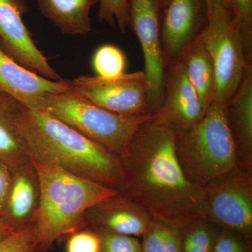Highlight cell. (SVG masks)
<instances>
[{"mask_svg":"<svg viewBox=\"0 0 252 252\" xmlns=\"http://www.w3.org/2000/svg\"><path fill=\"white\" fill-rule=\"evenodd\" d=\"M176 134L153 117L142 124L119 157V192L152 220L183 228L205 217L203 188L186 177L175 150Z\"/></svg>","mask_w":252,"mask_h":252,"instance_id":"obj_1","label":"cell"},{"mask_svg":"<svg viewBox=\"0 0 252 252\" xmlns=\"http://www.w3.org/2000/svg\"><path fill=\"white\" fill-rule=\"evenodd\" d=\"M25 115L23 132L33 160L54 162L74 175L119 190V157L47 111L25 107Z\"/></svg>","mask_w":252,"mask_h":252,"instance_id":"obj_2","label":"cell"},{"mask_svg":"<svg viewBox=\"0 0 252 252\" xmlns=\"http://www.w3.org/2000/svg\"><path fill=\"white\" fill-rule=\"evenodd\" d=\"M40 188L34 225L36 251H46L58 239L86 228L89 209L119 193L67 171L54 162L33 160Z\"/></svg>","mask_w":252,"mask_h":252,"instance_id":"obj_3","label":"cell"},{"mask_svg":"<svg viewBox=\"0 0 252 252\" xmlns=\"http://www.w3.org/2000/svg\"><path fill=\"white\" fill-rule=\"evenodd\" d=\"M175 150L187 178L201 188L238 167L227 104L212 102L196 125L177 134Z\"/></svg>","mask_w":252,"mask_h":252,"instance_id":"obj_4","label":"cell"},{"mask_svg":"<svg viewBox=\"0 0 252 252\" xmlns=\"http://www.w3.org/2000/svg\"><path fill=\"white\" fill-rule=\"evenodd\" d=\"M44 110L118 157L140 126L155 114H114L91 103L72 89L46 96Z\"/></svg>","mask_w":252,"mask_h":252,"instance_id":"obj_5","label":"cell"},{"mask_svg":"<svg viewBox=\"0 0 252 252\" xmlns=\"http://www.w3.org/2000/svg\"><path fill=\"white\" fill-rule=\"evenodd\" d=\"M199 36L211 56L215 72L214 102L227 104L234 95L249 63L241 34L230 10L208 16Z\"/></svg>","mask_w":252,"mask_h":252,"instance_id":"obj_6","label":"cell"},{"mask_svg":"<svg viewBox=\"0 0 252 252\" xmlns=\"http://www.w3.org/2000/svg\"><path fill=\"white\" fill-rule=\"evenodd\" d=\"M205 217L220 228L252 238V172L241 167L203 188Z\"/></svg>","mask_w":252,"mask_h":252,"instance_id":"obj_7","label":"cell"},{"mask_svg":"<svg viewBox=\"0 0 252 252\" xmlns=\"http://www.w3.org/2000/svg\"><path fill=\"white\" fill-rule=\"evenodd\" d=\"M71 89L91 103L114 114L139 116L152 112L150 84L144 71L119 77L80 76L69 81Z\"/></svg>","mask_w":252,"mask_h":252,"instance_id":"obj_8","label":"cell"},{"mask_svg":"<svg viewBox=\"0 0 252 252\" xmlns=\"http://www.w3.org/2000/svg\"><path fill=\"white\" fill-rule=\"evenodd\" d=\"M129 26L140 41L146 77L150 84V104L155 114L163 97L165 59L160 39V11L154 0H127Z\"/></svg>","mask_w":252,"mask_h":252,"instance_id":"obj_9","label":"cell"},{"mask_svg":"<svg viewBox=\"0 0 252 252\" xmlns=\"http://www.w3.org/2000/svg\"><path fill=\"white\" fill-rule=\"evenodd\" d=\"M28 9L25 0H0V47L32 72L51 80H63L38 49L23 22V15Z\"/></svg>","mask_w":252,"mask_h":252,"instance_id":"obj_10","label":"cell"},{"mask_svg":"<svg viewBox=\"0 0 252 252\" xmlns=\"http://www.w3.org/2000/svg\"><path fill=\"white\" fill-rule=\"evenodd\" d=\"M160 39L164 59L172 64L207 23L205 0H170L162 11Z\"/></svg>","mask_w":252,"mask_h":252,"instance_id":"obj_11","label":"cell"},{"mask_svg":"<svg viewBox=\"0 0 252 252\" xmlns=\"http://www.w3.org/2000/svg\"><path fill=\"white\" fill-rule=\"evenodd\" d=\"M165 82L162 102L155 114L160 122L177 135L196 125L206 110L180 60L174 63Z\"/></svg>","mask_w":252,"mask_h":252,"instance_id":"obj_12","label":"cell"},{"mask_svg":"<svg viewBox=\"0 0 252 252\" xmlns=\"http://www.w3.org/2000/svg\"><path fill=\"white\" fill-rule=\"evenodd\" d=\"M68 80L54 81L32 72L0 47V92L31 110H44L46 96L70 90Z\"/></svg>","mask_w":252,"mask_h":252,"instance_id":"obj_13","label":"cell"},{"mask_svg":"<svg viewBox=\"0 0 252 252\" xmlns=\"http://www.w3.org/2000/svg\"><path fill=\"white\" fill-rule=\"evenodd\" d=\"M152 219L119 192L95 204L86 212V228L130 236H142Z\"/></svg>","mask_w":252,"mask_h":252,"instance_id":"obj_14","label":"cell"},{"mask_svg":"<svg viewBox=\"0 0 252 252\" xmlns=\"http://www.w3.org/2000/svg\"><path fill=\"white\" fill-rule=\"evenodd\" d=\"M25 107L0 92V161L16 171L33 164L23 132Z\"/></svg>","mask_w":252,"mask_h":252,"instance_id":"obj_15","label":"cell"},{"mask_svg":"<svg viewBox=\"0 0 252 252\" xmlns=\"http://www.w3.org/2000/svg\"><path fill=\"white\" fill-rule=\"evenodd\" d=\"M228 124L239 167L252 172V65L249 63L234 95L227 103Z\"/></svg>","mask_w":252,"mask_h":252,"instance_id":"obj_16","label":"cell"},{"mask_svg":"<svg viewBox=\"0 0 252 252\" xmlns=\"http://www.w3.org/2000/svg\"><path fill=\"white\" fill-rule=\"evenodd\" d=\"M39 200L40 188L34 164L12 172L3 220L14 230L34 223Z\"/></svg>","mask_w":252,"mask_h":252,"instance_id":"obj_17","label":"cell"},{"mask_svg":"<svg viewBox=\"0 0 252 252\" xmlns=\"http://www.w3.org/2000/svg\"><path fill=\"white\" fill-rule=\"evenodd\" d=\"M97 0H37L39 11L63 34L86 35L91 31L90 11Z\"/></svg>","mask_w":252,"mask_h":252,"instance_id":"obj_18","label":"cell"},{"mask_svg":"<svg viewBox=\"0 0 252 252\" xmlns=\"http://www.w3.org/2000/svg\"><path fill=\"white\" fill-rule=\"evenodd\" d=\"M180 60L189 81L207 110L214 101L216 80L211 56L200 36L186 48Z\"/></svg>","mask_w":252,"mask_h":252,"instance_id":"obj_19","label":"cell"},{"mask_svg":"<svg viewBox=\"0 0 252 252\" xmlns=\"http://www.w3.org/2000/svg\"><path fill=\"white\" fill-rule=\"evenodd\" d=\"M220 230L205 217L194 220L181 229L182 252H213Z\"/></svg>","mask_w":252,"mask_h":252,"instance_id":"obj_20","label":"cell"},{"mask_svg":"<svg viewBox=\"0 0 252 252\" xmlns=\"http://www.w3.org/2000/svg\"><path fill=\"white\" fill-rule=\"evenodd\" d=\"M142 252H182V230L152 220L142 235Z\"/></svg>","mask_w":252,"mask_h":252,"instance_id":"obj_21","label":"cell"},{"mask_svg":"<svg viewBox=\"0 0 252 252\" xmlns=\"http://www.w3.org/2000/svg\"><path fill=\"white\" fill-rule=\"evenodd\" d=\"M127 59L122 49L112 44H104L96 50L92 65L97 77L114 78L125 73Z\"/></svg>","mask_w":252,"mask_h":252,"instance_id":"obj_22","label":"cell"},{"mask_svg":"<svg viewBox=\"0 0 252 252\" xmlns=\"http://www.w3.org/2000/svg\"><path fill=\"white\" fill-rule=\"evenodd\" d=\"M249 62L252 59V0H228Z\"/></svg>","mask_w":252,"mask_h":252,"instance_id":"obj_23","label":"cell"},{"mask_svg":"<svg viewBox=\"0 0 252 252\" xmlns=\"http://www.w3.org/2000/svg\"><path fill=\"white\" fill-rule=\"evenodd\" d=\"M99 4V21L125 32L129 27L127 0H97Z\"/></svg>","mask_w":252,"mask_h":252,"instance_id":"obj_24","label":"cell"},{"mask_svg":"<svg viewBox=\"0 0 252 252\" xmlns=\"http://www.w3.org/2000/svg\"><path fill=\"white\" fill-rule=\"evenodd\" d=\"M36 231L34 223L14 230L0 241V252H33L36 251Z\"/></svg>","mask_w":252,"mask_h":252,"instance_id":"obj_25","label":"cell"},{"mask_svg":"<svg viewBox=\"0 0 252 252\" xmlns=\"http://www.w3.org/2000/svg\"><path fill=\"white\" fill-rule=\"evenodd\" d=\"M101 241V252H142V245L136 237L112 232L96 230Z\"/></svg>","mask_w":252,"mask_h":252,"instance_id":"obj_26","label":"cell"},{"mask_svg":"<svg viewBox=\"0 0 252 252\" xmlns=\"http://www.w3.org/2000/svg\"><path fill=\"white\" fill-rule=\"evenodd\" d=\"M66 252H101V241L96 230L90 228L69 235Z\"/></svg>","mask_w":252,"mask_h":252,"instance_id":"obj_27","label":"cell"},{"mask_svg":"<svg viewBox=\"0 0 252 252\" xmlns=\"http://www.w3.org/2000/svg\"><path fill=\"white\" fill-rule=\"evenodd\" d=\"M213 252H252V240L237 232L221 228Z\"/></svg>","mask_w":252,"mask_h":252,"instance_id":"obj_28","label":"cell"},{"mask_svg":"<svg viewBox=\"0 0 252 252\" xmlns=\"http://www.w3.org/2000/svg\"><path fill=\"white\" fill-rule=\"evenodd\" d=\"M12 182V172L0 161V217L3 220L5 205Z\"/></svg>","mask_w":252,"mask_h":252,"instance_id":"obj_29","label":"cell"},{"mask_svg":"<svg viewBox=\"0 0 252 252\" xmlns=\"http://www.w3.org/2000/svg\"><path fill=\"white\" fill-rule=\"evenodd\" d=\"M207 4V17L219 9L230 10L228 0H205Z\"/></svg>","mask_w":252,"mask_h":252,"instance_id":"obj_30","label":"cell"},{"mask_svg":"<svg viewBox=\"0 0 252 252\" xmlns=\"http://www.w3.org/2000/svg\"><path fill=\"white\" fill-rule=\"evenodd\" d=\"M14 230L9 226L4 220L0 217V241L11 235Z\"/></svg>","mask_w":252,"mask_h":252,"instance_id":"obj_31","label":"cell"},{"mask_svg":"<svg viewBox=\"0 0 252 252\" xmlns=\"http://www.w3.org/2000/svg\"><path fill=\"white\" fill-rule=\"evenodd\" d=\"M156 4L157 5L158 9L160 11V16H161L162 11L165 9V6L168 4L170 0H154Z\"/></svg>","mask_w":252,"mask_h":252,"instance_id":"obj_32","label":"cell"},{"mask_svg":"<svg viewBox=\"0 0 252 252\" xmlns=\"http://www.w3.org/2000/svg\"><path fill=\"white\" fill-rule=\"evenodd\" d=\"M37 252V251H34V252Z\"/></svg>","mask_w":252,"mask_h":252,"instance_id":"obj_33","label":"cell"}]
</instances>
